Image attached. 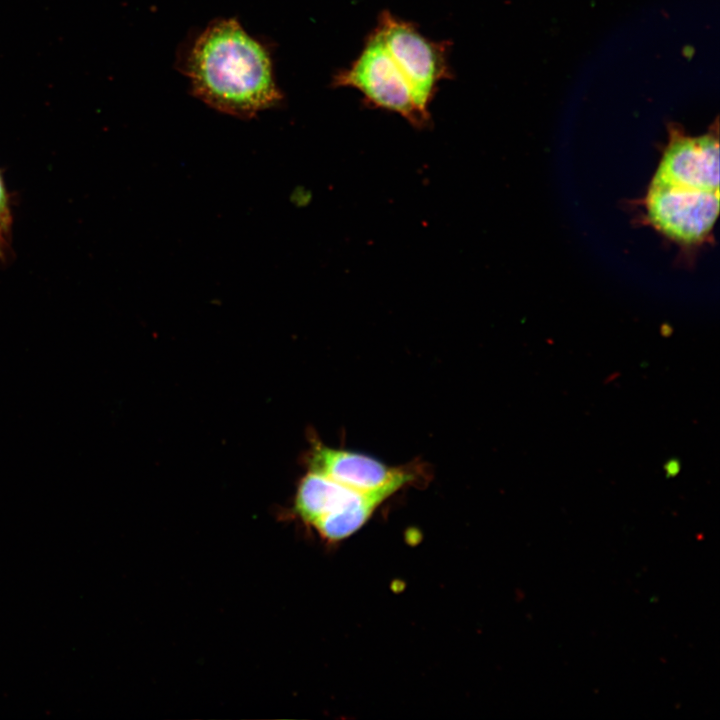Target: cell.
I'll return each mask as SVG.
<instances>
[{"label": "cell", "mask_w": 720, "mask_h": 720, "mask_svg": "<svg viewBox=\"0 0 720 720\" xmlns=\"http://www.w3.org/2000/svg\"><path fill=\"white\" fill-rule=\"evenodd\" d=\"M177 66L195 97L231 116L250 119L283 99L269 50L235 18L214 19L188 40Z\"/></svg>", "instance_id": "obj_1"}, {"label": "cell", "mask_w": 720, "mask_h": 720, "mask_svg": "<svg viewBox=\"0 0 720 720\" xmlns=\"http://www.w3.org/2000/svg\"><path fill=\"white\" fill-rule=\"evenodd\" d=\"M651 225L671 240L693 245L711 233L719 213V189L653 176L644 199Z\"/></svg>", "instance_id": "obj_2"}, {"label": "cell", "mask_w": 720, "mask_h": 720, "mask_svg": "<svg viewBox=\"0 0 720 720\" xmlns=\"http://www.w3.org/2000/svg\"><path fill=\"white\" fill-rule=\"evenodd\" d=\"M374 31L408 81L416 106L429 118L439 84L450 77L447 43L426 38L408 21L383 11Z\"/></svg>", "instance_id": "obj_3"}, {"label": "cell", "mask_w": 720, "mask_h": 720, "mask_svg": "<svg viewBox=\"0 0 720 720\" xmlns=\"http://www.w3.org/2000/svg\"><path fill=\"white\" fill-rule=\"evenodd\" d=\"M333 85L358 90L369 105L397 113L415 127L422 128L429 122L416 106L408 81L374 30L352 64L335 75Z\"/></svg>", "instance_id": "obj_4"}, {"label": "cell", "mask_w": 720, "mask_h": 720, "mask_svg": "<svg viewBox=\"0 0 720 720\" xmlns=\"http://www.w3.org/2000/svg\"><path fill=\"white\" fill-rule=\"evenodd\" d=\"M310 470L362 493L393 495L405 486L412 475L401 468L390 467L369 456L323 444H316L310 456Z\"/></svg>", "instance_id": "obj_5"}, {"label": "cell", "mask_w": 720, "mask_h": 720, "mask_svg": "<svg viewBox=\"0 0 720 720\" xmlns=\"http://www.w3.org/2000/svg\"><path fill=\"white\" fill-rule=\"evenodd\" d=\"M359 493L362 492L310 470L298 485L295 511L305 522L313 525L344 508Z\"/></svg>", "instance_id": "obj_6"}, {"label": "cell", "mask_w": 720, "mask_h": 720, "mask_svg": "<svg viewBox=\"0 0 720 720\" xmlns=\"http://www.w3.org/2000/svg\"><path fill=\"white\" fill-rule=\"evenodd\" d=\"M387 498L382 494L359 493L344 508L318 520L312 526L326 540L340 541L360 529Z\"/></svg>", "instance_id": "obj_7"}, {"label": "cell", "mask_w": 720, "mask_h": 720, "mask_svg": "<svg viewBox=\"0 0 720 720\" xmlns=\"http://www.w3.org/2000/svg\"><path fill=\"white\" fill-rule=\"evenodd\" d=\"M0 219L8 227L12 225V212L9 193L3 175L0 171Z\"/></svg>", "instance_id": "obj_8"}, {"label": "cell", "mask_w": 720, "mask_h": 720, "mask_svg": "<svg viewBox=\"0 0 720 720\" xmlns=\"http://www.w3.org/2000/svg\"><path fill=\"white\" fill-rule=\"evenodd\" d=\"M11 228L6 226L0 219V261L7 259L10 250Z\"/></svg>", "instance_id": "obj_9"}]
</instances>
